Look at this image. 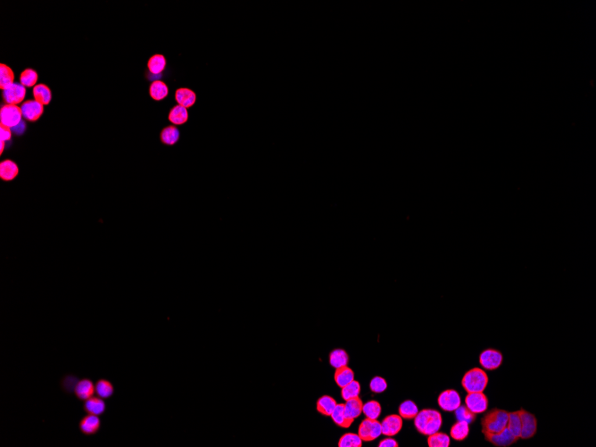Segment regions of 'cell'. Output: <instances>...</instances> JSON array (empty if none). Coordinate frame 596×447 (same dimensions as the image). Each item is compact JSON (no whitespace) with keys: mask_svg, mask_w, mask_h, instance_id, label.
<instances>
[{"mask_svg":"<svg viewBox=\"0 0 596 447\" xmlns=\"http://www.w3.org/2000/svg\"><path fill=\"white\" fill-rule=\"evenodd\" d=\"M488 376L484 370L473 368L468 371L461 379V386L467 393L484 392L488 384Z\"/></svg>","mask_w":596,"mask_h":447,"instance_id":"3","label":"cell"},{"mask_svg":"<svg viewBox=\"0 0 596 447\" xmlns=\"http://www.w3.org/2000/svg\"><path fill=\"white\" fill-rule=\"evenodd\" d=\"M449 436L445 433L435 432L428 436V444L429 447H449Z\"/></svg>","mask_w":596,"mask_h":447,"instance_id":"34","label":"cell"},{"mask_svg":"<svg viewBox=\"0 0 596 447\" xmlns=\"http://www.w3.org/2000/svg\"><path fill=\"white\" fill-rule=\"evenodd\" d=\"M330 417H331L332 420L335 422L336 425L344 428V429L349 428L353 422L352 419L346 418V414H345V404H336V406L330 415Z\"/></svg>","mask_w":596,"mask_h":447,"instance_id":"25","label":"cell"},{"mask_svg":"<svg viewBox=\"0 0 596 447\" xmlns=\"http://www.w3.org/2000/svg\"><path fill=\"white\" fill-rule=\"evenodd\" d=\"M465 405L474 414H480L487 410L488 399L484 392L468 393L465 398Z\"/></svg>","mask_w":596,"mask_h":447,"instance_id":"8","label":"cell"},{"mask_svg":"<svg viewBox=\"0 0 596 447\" xmlns=\"http://www.w3.org/2000/svg\"><path fill=\"white\" fill-rule=\"evenodd\" d=\"M470 434V424L466 422L457 420L450 430V435L455 441H463Z\"/></svg>","mask_w":596,"mask_h":447,"instance_id":"27","label":"cell"},{"mask_svg":"<svg viewBox=\"0 0 596 447\" xmlns=\"http://www.w3.org/2000/svg\"><path fill=\"white\" fill-rule=\"evenodd\" d=\"M370 388L373 393H383L387 388V384L385 379L381 377H375L371 379L370 383Z\"/></svg>","mask_w":596,"mask_h":447,"instance_id":"40","label":"cell"},{"mask_svg":"<svg viewBox=\"0 0 596 447\" xmlns=\"http://www.w3.org/2000/svg\"><path fill=\"white\" fill-rule=\"evenodd\" d=\"M509 411L494 408L481 418L482 433H499L505 429Z\"/></svg>","mask_w":596,"mask_h":447,"instance_id":"2","label":"cell"},{"mask_svg":"<svg viewBox=\"0 0 596 447\" xmlns=\"http://www.w3.org/2000/svg\"><path fill=\"white\" fill-rule=\"evenodd\" d=\"M349 356L346 351L343 349H335L329 354V363L333 368L339 369L347 366Z\"/></svg>","mask_w":596,"mask_h":447,"instance_id":"30","label":"cell"},{"mask_svg":"<svg viewBox=\"0 0 596 447\" xmlns=\"http://www.w3.org/2000/svg\"><path fill=\"white\" fill-rule=\"evenodd\" d=\"M19 174L18 165L12 160L7 159L0 164V178L4 181H12Z\"/></svg>","mask_w":596,"mask_h":447,"instance_id":"18","label":"cell"},{"mask_svg":"<svg viewBox=\"0 0 596 447\" xmlns=\"http://www.w3.org/2000/svg\"><path fill=\"white\" fill-rule=\"evenodd\" d=\"M149 94L150 97H152L153 100H163L167 97L168 94H169V89L164 82H162L160 80H157L151 83L149 87Z\"/></svg>","mask_w":596,"mask_h":447,"instance_id":"26","label":"cell"},{"mask_svg":"<svg viewBox=\"0 0 596 447\" xmlns=\"http://www.w3.org/2000/svg\"><path fill=\"white\" fill-rule=\"evenodd\" d=\"M71 392L74 393L75 397L78 400H88L90 397H94L96 393L95 384L92 380L88 378L84 379H77L75 378L73 385L71 386Z\"/></svg>","mask_w":596,"mask_h":447,"instance_id":"6","label":"cell"},{"mask_svg":"<svg viewBox=\"0 0 596 447\" xmlns=\"http://www.w3.org/2000/svg\"><path fill=\"white\" fill-rule=\"evenodd\" d=\"M346 403L345 404V414H346V418L354 420L355 418H358L361 412H362V407H364V404L362 401L360 397H357L349 400L346 401Z\"/></svg>","mask_w":596,"mask_h":447,"instance_id":"19","label":"cell"},{"mask_svg":"<svg viewBox=\"0 0 596 447\" xmlns=\"http://www.w3.org/2000/svg\"><path fill=\"white\" fill-rule=\"evenodd\" d=\"M33 97L37 102L43 106L49 104L52 99V93L49 88L45 84L36 85L33 89Z\"/></svg>","mask_w":596,"mask_h":447,"instance_id":"29","label":"cell"},{"mask_svg":"<svg viewBox=\"0 0 596 447\" xmlns=\"http://www.w3.org/2000/svg\"><path fill=\"white\" fill-rule=\"evenodd\" d=\"M21 110L22 117L30 122L38 121L44 113L43 104L36 100H28L22 103Z\"/></svg>","mask_w":596,"mask_h":447,"instance_id":"15","label":"cell"},{"mask_svg":"<svg viewBox=\"0 0 596 447\" xmlns=\"http://www.w3.org/2000/svg\"><path fill=\"white\" fill-rule=\"evenodd\" d=\"M398 446H399V444H398V443H397V441H396L395 439H393V438H389V437L388 438H385V439L381 440V441L379 442V443H378V447Z\"/></svg>","mask_w":596,"mask_h":447,"instance_id":"42","label":"cell"},{"mask_svg":"<svg viewBox=\"0 0 596 447\" xmlns=\"http://www.w3.org/2000/svg\"><path fill=\"white\" fill-rule=\"evenodd\" d=\"M381 434V423L378 419L366 418L361 422L358 429V435L364 442L373 441Z\"/></svg>","mask_w":596,"mask_h":447,"instance_id":"4","label":"cell"},{"mask_svg":"<svg viewBox=\"0 0 596 447\" xmlns=\"http://www.w3.org/2000/svg\"><path fill=\"white\" fill-rule=\"evenodd\" d=\"M503 361L502 353L495 349H486L479 355V363L487 371H495L499 368Z\"/></svg>","mask_w":596,"mask_h":447,"instance_id":"12","label":"cell"},{"mask_svg":"<svg viewBox=\"0 0 596 447\" xmlns=\"http://www.w3.org/2000/svg\"><path fill=\"white\" fill-rule=\"evenodd\" d=\"M0 130H1V141L7 142L9 141L12 139V132H11L10 128H8L7 126H4L1 124L0 126Z\"/></svg>","mask_w":596,"mask_h":447,"instance_id":"41","label":"cell"},{"mask_svg":"<svg viewBox=\"0 0 596 447\" xmlns=\"http://www.w3.org/2000/svg\"><path fill=\"white\" fill-rule=\"evenodd\" d=\"M398 411H399V415L402 418H405V419H412L418 414L419 409L413 401L406 400L400 404Z\"/></svg>","mask_w":596,"mask_h":447,"instance_id":"31","label":"cell"},{"mask_svg":"<svg viewBox=\"0 0 596 447\" xmlns=\"http://www.w3.org/2000/svg\"><path fill=\"white\" fill-rule=\"evenodd\" d=\"M21 108L15 104H7L1 108L0 122L2 125L13 129L21 123Z\"/></svg>","mask_w":596,"mask_h":447,"instance_id":"5","label":"cell"},{"mask_svg":"<svg viewBox=\"0 0 596 447\" xmlns=\"http://www.w3.org/2000/svg\"><path fill=\"white\" fill-rule=\"evenodd\" d=\"M521 420V439H530L535 436L537 431V419L534 414L528 411H525L524 409L519 410Z\"/></svg>","mask_w":596,"mask_h":447,"instance_id":"7","label":"cell"},{"mask_svg":"<svg viewBox=\"0 0 596 447\" xmlns=\"http://www.w3.org/2000/svg\"><path fill=\"white\" fill-rule=\"evenodd\" d=\"M336 404H338L334 398L329 396H322L321 398L318 399L316 407L318 412L326 417H330Z\"/></svg>","mask_w":596,"mask_h":447,"instance_id":"24","label":"cell"},{"mask_svg":"<svg viewBox=\"0 0 596 447\" xmlns=\"http://www.w3.org/2000/svg\"><path fill=\"white\" fill-rule=\"evenodd\" d=\"M454 412H455L457 420L466 422L469 424H471L476 419V414L470 411L466 405H462V406L460 405V407L457 408Z\"/></svg>","mask_w":596,"mask_h":447,"instance_id":"39","label":"cell"},{"mask_svg":"<svg viewBox=\"0 0 596 447\" xmlns=\"http://www.w3.org/2000/svg\"><path fill=\"white\" fill-rule=\"evenodd\" d=\"M38 81V73L32 69H26L20 75V83L27 88L34 86ZM35 87V86H34Z\"/></svg>","mask_w":596,"mask_h":447,"instance_id":"38","label":"cell"},{"mask_svg":"<svg viewBox=\"0 0 596 447\" xmlns=\"http://www.w3.org/2000/svg\"><path fill=\"white\" fill-rule=\"evenodd\" d=\"M168 119L174 125H182L188 122L189 113H188L187 108H183L182 106L178 104V106H175L174 108H171L170 114L168 115Z\"/></svg>","mask_w":596,"mask_h":447,"instance_id":"23","label":"cell"},{"mask_svg":"<svg viewBox=\"0 0 596 447\" xmlns=\"http://www.w3.org/2000/svg\"><path fill=\"white\" fill-rule=\"evenodd\" d=\"M360 392V383L356 380H353L348 385L341 388V396L345 401L349 400L354 397H359Z\"/></svg>","mask_w":596,"mask_h":447,"instance_id":"37","label":"cell"},{"mask_svg":"<svg viewBox=\"0 0 596 447\" xmlns=\"http://www.w3.org/2000/svg\"><path fill=\"white\" fill-rule=\"evenodd\" d=\"M95 389L96 396L103 398L105 400L110 399L114 397L115 392L114 384L107 379H97L95 383Z\"/></svg>","mask_w":596,"mask_h":447,"instance_id":"20","label":"cell"},{"mask_svg":"<svg viewBox=\"0 0 596 447\" xmlns=\"http://www.w3.org/2000/svg\"><path fill=\"white\" fill-rule=\"evenodd\" d=\"M166 67V59L163 55H153L147 62V69L151 74L157 75L164 72Z\"/></svg>","mask_w":596,"mask_h":447,"instance_id":"28","label":"cell"},{"mask_svg":"<svg viewBox=\"0 0 596 447\" xmlns=\"http://www.w3.org/2000/svg\"><path fill=\"white\" fill-rule=\"evenodd\" d=\"M334 379H335L336 385L340 388H342V387L346 386V385H348L349 383L354 380V372H353V370H351L347 366H344V367H341V368L335 369Z\"/></svg>","mask_w":596,"mask_h":447,"instance_id":"22","label":"cell"},{"mask_svg":"<svg viewBox=\"0 0 596 447\" xmlns=\"http://www.w3.org/2000/svg\"><path fill=\"white\" fill-rule=\"evenodd\" d=\"M196 95L188 88H180L175 92V100L183 108H191L196 103Z\"/></svg>","mask_w":596,"mask_h":447,"instance_id":"17","label":"cell"},{"mask_svg":"<svg viewBox=\"0 0 596 447\" xmlns=\"http://www.w3.org/2000/svg\"><path fill=\"white\" fill-rule=\"evenodd\" d=\"M362 412L366 418L377 419L381 413V405L378 401H369L364 404Z\"/></svg>","mask_w":596,"mask_h":447,"instance_id":"35","label":"cell"},{"mask_svg":"<svg viewBox=\"0 0 596 447\" xmlns=\"http://www.w3.org/2000/svg\"><path fill=\"white\" fill-rule=\"evenodd\" d=\"M180 138L179 129L174 125L167 126L161 130L160 140L165 146H174Z\"/></svg>","mask_w":596,"mask_h":447,"instance_id":"21","label":"cell"},{"mask_svg":"<svg viewBox=\"0 0 596 447\" xmlns=\"http://www.w3.org/2000/svg\"><path fill=\"white\" fill-rule=\"evenodd\" d=\"M507 428L509 429L511 434L517 439L521 437V420L519 411L509 412V419Z\"/></svg>","mask_w":596,"mask_h":447,"instance_id":"32","label":"cell"},{"mask_svg":"<svg viewBox=\"0 0 596 447\" xmlns=\"http://www.w3.org/2000/svg\"><path fill=\"white\" fill-rule=\"evenodd\" d=\"M101 426L102 420L100 418V416L87 413V415L82 417L79 422V430L84 436H95L99 432Z\"/></svg>","mask_w":596,"mask_h":447,"instance_id":"9","label":"cell"},{"mask_svg":"<svg viewBox=\"0 0 596 447\" xmlns=\"http://www.w3.org/2000/svg\"><path fill=\"white\" fill-rule=\"evenodd\" d=\"M82 408L86 413L102 416L107 411V403L105 402V399L97 397V396L96 397L94 396V397L89 398L88 400L83 402Z\"/></svg>","mask_w":596,"mask_h":447,"instance_id":"16","label":"cell"},{"mask_svg":"<svg viewBox=\"0 0 596 447\" xmlns=\"http://www.w3.org/2000/svg\"><path fill=\"white\" fill-rule=\"evenodd\" d=\"M14 73L13 70L6 65H0V89L4 90L14 84Z\"/></svg>","mask_w":596,"mask_h":447,"instance_id":"33","label":"cell"},{"mask_svg":"<svg viewBox=\"0 0 596 447\" xmlns=\"http://www.w3.org/2000/svg\"><path fill=\"white\" fill-rule=\"evenodd\" d=\"M439 407L445 411H454L461 405L460 393L456 390L447 389L439 395Z\"/></svg>","mask_w":596,"mask_h":447,"instance_id":"10","label":"cell"},{"mask_svg":"<svg viewBox=\"0 0 596 447\" xmlns=\"http://www.w3.org/2000/svg\"><path fill=\"white\" fill-rule=\"evenodd\" d=\"M26 96V89L21 83H14L11 86L3 90V98L8 104H16L21 103Z\"/></svg>","mask_w":596,"mask_h":447,"instance_id":"13","label":"cell"},{"mask_svg":"<svg viewBox=\"0 0 596 447\" xmlns=\"http://www.w3.org/2000/svg\"><path fill=\"white\" fill-rule=\"evenodd\" d=\"M485 439L497 447H508L517 442V438L511 434L508 428L499 433H483Z\"/></svg>","mask_w":596,"mask_h":447,"instance_id":"11","label":"cell"},{"mask_svg":"<svg viewBox=\"0 0 596 447\" xmlns=\"http://www.w3.org/2000/svg\"><path fill=\"white\" fill-rule=\"evenodd\" d=\"M443 424L442 415L435 409H423L414 418V426L424 436L438 432Z\"/></svg>","mask_w":596,"mask_h":447,"instance_id":"1","label":"cell"},{"mask_svg":"<svg viewBox=\"0 0 596 447\" xmlns=\"http://www.w3.org/2000/svg\"><path fill=\"white\" fill-rule=\"evenodd\" d=\"M362 440L358 434L346 433L339 441V447H361Z\"/></svg>","mask_w":596,"mask_h":447,"instance_id":"36","label":"cell"},{"mask_svg":"<svg viewBox=\"0 0 596 447\" xmlns=\"http://www.w3.org/2000/svg\"><path fill=\"white\" fill-rule=\"evenodd\" d=\"M4 148H5V142H4V141H1V150H0V152H1V154H3Z\"/></svg>","mask_w":596,"mask_h":447,"instance_id":"43","label":"cell"},{"mask_svg":"<svg viewBox=\"0 0 596 447\" xmlns=\"http://www.w3.org/2000/svg\"><path fill=\"white\" fill-rule=\"evenodd\" d=\"M382 434L384 436H396L403 428V418L397 414L388 415L381 422Z\"/></svg>","mask_w":596,"mask_h":447,"instance_id":"14","label":"cell"}]
</instances>
